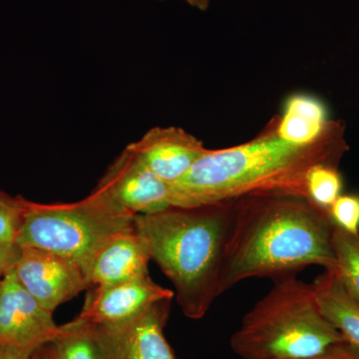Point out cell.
Returning <instances> with one entry per match:
<instances>
[{"mask_svg": "<svg viewBox=\"0 0 359 359\" xmlns=\"http://www.w3.org/2000/svg\"><path fill=\"white\" fill-rule=\"evenodd\" d=\"M334 229L330 214L304 196L238 198L224 248L219 295L247 278L282 280L311 266L337 269Z\"/></svg>", "mask_w": 359, "mask_h": 359, "instance_id": "1", "label": "cell"}, {"mask_svg": "<svg viewBox=\"0 0 359 359\" xmlns=\"http://www.w3.org/2000/svg\"><path fill=\"white\" fill-rule=\"evenodd\" d=\"M349 150L344 122L332 120L327 131L309 145L283 140L271 118L252 140L209 150L185 176L170 185V204L194 208L256 194L306 195V176L313 167L339 166Z\"/></svg>", "mask_w": 359, "mask_h": 359, "instance_id": "2", "label": "cell"}, {"mask_svg": "<svg viewBox=\"0 0 359 359\" xmlns=\"http://www.w3.org/2000/svg\"><path fill=\"white\" fill-rule=\"evenodd\" d=\"M235 201L137 215L151 259L173 285L182 313L201 320L219 297V278Z\"/></svg>", "mask_w": 359, "mask_h": 359, "instance_id": "3", "label": "cell"}, {"mask_svg": "<svg viewBox=\"0 0 359 359\" xmlns=\"http://www.w3.org/2000/svg\"><path fill=\"white\" fill-rule=\"evenodd\" d=\"M344 342L321 313L311 283L294 276L276 280L245 313L230 340L242 359H302Z\"/></svg>", "mask_w": 359, "mask_h": 359, "instance_id": "4", "label": "cell"}, {"mask_svg": "<svg viewBox=\"0 0 359 359\" xmlns=\"http://www.w3.org/2000/svg\"><path fill=\"white\" fill-rule=\"evenodd\" d=\"M134 217L94 189L70 204H39L26 200L16 244L55 252L80 268L110 238L133 224Z\"/></svg>", "mask_w": 359, "mask_h": 359, "instance_id": "5", "label": "cell"}, {"mask_svg": "<svg viewBox=\"0 0 359 359\" xmlns=\"http://www.w3.org/2000/svg\"><path fill=\"white\" fill-rule=\"evenodd\" d=\"M95 189L133 217L171 207L170 185L149 170L129 146L111 163Z\"/></svg>", "mask_w": 359, "mask_h": 359, "instance_id": "6", "label": "cell"}, {"mask_svg": "<svg viewBox=\"0 0 359 359\" xmlns=\"http://www.w3.org/2000/svg\"><path fill=\"white\" fill-rule=\"evenodd\" d=\"M58 330L53 313L25 290L13 271L2 278L0 346L36 351L50 344Z\"/></svg>", "mask_w": 359, "mask_h": 359, "instance_id": "7", "label": "cell"}, {"mask_svg": "<svg viewBox=\"0 0 359 359\" xmlns=\"http://www.w3.org/2000/svg\"><path fill=\"white\" fill-rule=\"evenodd\" d=\"M13 271L25 290L52 313L91 287L79 264L48 250L22 248Z\"/></svg>", "mask_w": 359, "mask_h": 359, "instance_id": "8", "label": "cell"}, {"mask_svg": "<svg viewBox=\"0 0 359 359\" xmlns=\"http://www.w3.org/2000/svg\"><path fill=\"white\" fill-rule=\"evenodd\" d=\"M173 290L140 276L127 282L89 289L80 320L97 327H117L136 320L157 302L173 299Z\"/></svg>", "mask_w": 359, "mask_h": 359, "instance_id": "9", "label": "cell"}, {"mask_svg": "<svg viewBox=\"0 0 359 359\" xmlns=\"http://www.w3.org/2000/svg\"><path fill=\"white\" fill-rule=\"evenodd\" d=\"M172 299L157 302L148 311L117 327L93 325L106 359H176L164 327Z\"/></svg>", "mask_w": 359, "mask_h": 359, "instance_id": "10", "label": "cell"}, {"mask_svg": "<svg viewBox=\"0 0 359 359\" xmlns=\"http://www.w3.org/2000/svg\"><path fill=\"white\" fill-rule=\"evenodd\" d=\"M128 146L168 185L185 176L209 150L202 141L179 127H154Z\"/></svg>", "mask_w": 359, "mask_h": 359, "instance_id": "11", "label": "cell"}, {"mask_svg": "<svg viewBox=\"0 0 359 359\" xmlns=\"http://www.w3.org/2000/svg\"><path fill=\"white\" fill-rule=\"evenodd\" d=\"M147 245L133 224L110 238L81 266L91 287L110 285L148 276Z\"/></svg>", "mask_w": 359, "mask_h": 359, "instance_id": "12", "label": "cell"}, {"mask_svg": "<svg viewBox=\"0 0 359 359\" xmlns=\"http://www.w3.org/2000/svg\"><path fill=\"white\" fill-rule=\"evenodd\" d=\"M321 313L359 351V301L347 290L337 271H325L311 283Z\"/></svg>", "mask_w": 359, "mask_h": 359, "instance_id": "13", "label": "cell"}, {"mask_svg": "<svg viewBox=\"0 0 359 359\" xmlns=\"http://www.w3.org/2000/svg\"><path fill=\"white\" fill-rule=\"evenodd\" d=\"M276 132L283 140L309 145L323 136L332 120L325 104L308 94H294L287 99L282 115H276Z\"/></svg>", "mask_w": 359, "mask_h": 359, "instance_id": "14", "label": "cell"}, {"mask_svg": "<svg viewBox=\"0 0 359 359\" xmlns=\"http://www.w3.org/2000/svg\"><path fill=\"white\" fill-rule=\"evenodd\" d=\"M47 348L51 359H106L93 325L78 318L59 327Z\"/></svg>", "mask_w": 359, "mask_h": 359, "instance_id": "15", "label": "cell"}, {"mask_svg": "<svg viewBox=\"0 0 359 359\" xmlns=\"http://www.w3.org/2000/svg\"><path fill=\"white\" fill-rule=\"evenodd\" d=\"M332 249L337 259V269L347 290L359 301V231L347 233L334 226Z\"/></svg>", "mask_w": 359, "mask_h": 359, "instance_id": "16", "label": "cell"}, {"mask_svg": "<svg viewBox=\"0 0 359 359\" xmlns=\"http://www.w3.org/2000/svg\"><path fill=\"white\" fill-rule=\"evenodd\" d=\"M341 174L335 165H318L306 176L308 199L323 211H330L335 200L341 195Z\"/></svg>", "mask_w": 359, "mask_h": 359, "instance_id": "17", "label": "cell"}, {"mask_svg": "<svg viewBox=\"0 0 359 359\" xmlns=\"http://www.w3.org/2000/svg\"><path fill=\"white\" fill-rule=\"evenodd\" d=\"M25 198L0 190V242L16 243L26 209Z\"/></svg>", "mask_w": 359, "mask_h": 359, "instance_id": "18", "label": "cell"}, {"mask_svg": "<svg viewBox=\"0 0 359 359\" xmlns=\"http://www.w3.org/2000/svg\"><path fill=\"white\" fill-rule=\"evenodd\" d=\"M330 219L337 228L351 233L359 231V195H340L330 211Z\"/></svg>", "mask_w": 359, "mask_h": 359, "instance_id": "19", "label": "cell"}, {"mask_svg": "<svg viewBox=\"0 0 359 359\" xmlns=\"http://www.w3.org/2000/svg\"><path fill=\"white\" fill-rule=\"evenodd\" d=\"M22 248L16 243L0 242V278L13 271L20 259Z\"/></svg>", "mask_w": 359, "mask_h": 359, "instance_id": "20", "label": "cell"}, {"mask_svg": "<svg viewBox=\"0 0 359 359\" xmlns=\"http://www.w3.org/2000/svg\"><path fill=\"white\" fill-rule=\"evenodd\" d=\"M302 359H359V351L347 344L346 342H344V344L332 346L325 353Z\"/></svg>", "mask_w": 359, "mask_h": 359, "instance_id": "21", "label": "cell"}, {"mask_svg": "<svg viewBox=\"0 0 359 359\" xmlns=\"http://www.w3.org/2000/svg\"><path fill=\"white\" fill-rule=\"evenodd\" d=\"M34 353L18 347L0 346V359H33Z\"/></svg>", "mask_w": 359, "mask_h": 359, "instance_id": "22", "label": "cell"}, {"mask_svg": "<svg viewBox=\"0 0 359 359\" xmlns=\"http://www.w3.org/2000/svg\"><path fill=\"white\" fill-rule=\"evenodd\" d=\"M189 6L195 7L199 11H205L209 8L211 0H184Z\"/></svg>", "mask_w": 359, "mask_h": 359, "instance_id": "23", "label": "cell"}, {"mask_svg": "<svg viewBox=\"0 0 359 359\" xmlns=\"http://www.w3.org/2000/svg\"><path fill=\"white\" fill-rule=\"evenodd\" d=\"M33 359H51L47 346L41 347L33 354Z\"/></svg>", "mask_w": 359, "mask_h": 359, "instance_id": "24", "label": "cell"}, {"mask_svg": "<svg viewBox=\"0 0 359 359\" xmlns=\"http://www.w3.org/2000/svg\"><path fill=\"white\" fill-rule=\"evenodd\" d=\"M2 278H0V289H1Z\"/></svg>", "mask_w": 359, "mask_h": 359, "instance_id": "25", "label": "cell"}]
</instances>
